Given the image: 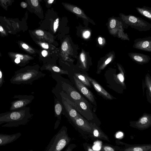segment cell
<instances>
[{
    "label": "cell",
    "mask_w": 151,
    "mask_h": 151,
    "mask_svg": "<svg viewBox=\"0 0 151 151\" xmlns=\"http://www.w3.org/2000/svg\"><path fill=\"white\" fill-rule=\"evenodd\" d=\"M68 119L79 132L80 130H82L92 134L93 124L89 123L80 114L74 119Z\"/></svg>",
    "instance_id": "cell-7"
},
{
    "label": "cell",
    "mask_w": 151,
    "mask_h": 151,
    "mask_svg": "<svg viewBox=\"0 0 151 151\" xmlns=\"http://www.w3.org/2000/svg\"><path fill=\"white\" fill-rule=\"evenodd\" d=\"M86 147V150L88 151H93L94 150H93L92 148L90 146H87Z\"/></svg>",
    "instance_id": "cell-45"
},
{
    "label": "cell",
    "mask_w": 151,
    "mask_h": 151,
    "mask_svg": "<svg viewBox=\"0 0 151 151\" xmlns=\"http://www.w3.org/2000/svg\"><path fill=\"white\" fill-rule=\"evenodd\" d=\"M0 34L2 37H5L8 35L6 30L0 24Z\"/></svg>",
    "instance_id": "cell-36"
},
{
    "label": "cell",
    "mask_w": 151,
    "mask_h": 151,
    "mask_svg": "<svg viewBox=\"0 0 151 151\" xmlns=\"http://www.w3.org/2000/svg\"><path fill=\"white\" fill-rule=\"evenodd\" d=\"M80 60L84 69H86L87 67V56L85 51L83 50H82L80 55Z\"/></svg>",
    "instance_id": "cell-31"
},
{
    "label": "cell",
    "mask_w": 151,
    "mask_h": 151,
    "mask_svg": "<svg viewBox=\"0 0 151 151\" xmlns=\"http://www.w3.org/2000/svg\"><path fill=\"white\" fill-rule=\"evenodd\" d=\"M133 47L136 49L148 52L151 51V41L148 40H140L135 41Z\"/></svg>",
    "instance_id": "cell-19"
},
{
    "label": "cell",
    "mask_w": 151,
    "mask_h": 151,
    "mask_svg": "<svg viewBox=\"0 0 151 151\" xmlns=\"http://www.w3.org/2000/svg\"><path fill=\"white\" fill-rule=\"evenodd\" d=\"M41 54L43 57H45L48 54V52L47 50H44L42 51Z\"/></svg>",
    "instance_id": "cell-44"
},
{
    "label": "cell",
    "mask_w": 151,
    "mask_h": 151,
    "mask_svg": "<svg viewBox=\"0 0 151 151\" xmlns=\"http://www.w3.org/2000/svg\"><path fill=\"white\" fill-rule=\"evenodd\" d=\"M37 73L36 70L25 67L15 71L10 81L11 83L13 84H27L30 82Z\"/></svg>",
    "instance_id": "cell-4"
},
{
    "label": "cell",
    "mask_w": 151,
    "mask_h": 151,
    "mask_svg": "<svg viewBox=\"0 0 151 151\" xmlns=\"http://www.w3.org/2000/svg\"><path fill=\"white\" fill-rule=\"evenodd\" d=\"M54 103L55 116L57 118L58 120L60 121L63 109V104L57 98L55 99Z\"/></svg>",
    "instance_id": "cell-25"
},
{
    "label": "cell",
    "mask_w": 151,
    "mask_h": 151,
    "mask_svg": "<svg viewBox=\"0 0 151 151\" xmlns=\"http://www.w3.org/2000/svg\"><path fill=\"white\" fill-rule=\"evenodd\" d=\"M122 23L139 31H146L151 28V24L142 18L131 14H119Z\"/></svg>",
    "instance_id": "cell-3"
},
{
    "label": "cell",
    "mask_w": 151,
    "mask_h": 151,
    "mask_svg": "<svg viewBox=\"0 0 151 151\" xmlns=\"http://www.w3.org/2000/svg\"><path fill=\"white\" fill-rule=\"evenodd\" d=\"M60 94L61 97L64 99L78 112L88 120L92 119V114L90 109L89 104L87 101H74L70 98L65 93H61Z\"/></svg>",
    "instance_id": "cell-5"
},
{
    "label": "cell",
    "mask_w": 151,
    "mask_h": 151,
    "mask_svg": "<svg viewBox=\"0 0 151 151\" xmlns=\"http://www.w3.org/2000/svg\"><path fill=\"white\" fill-rule=\"evenodd\" d=\"M114 57V55L112 54H111L110 55L104 60V62L100 66L97 73H99L101 70H103L106 66L109 63L113 60Z\"/></svg>",
    "instance_id": "cell-30"
},
{
    "label": "cell",
    "mask_w": 151,
    "mask_h": 151,
    "mask_svg": "<svg viewBox=\"0 0 151 151\" xmlns=\"http://www.w3.org/2000/svg\"><path fill=\"white\" fill-rule=\"evenodd\" d=\"M32 34L40 41L46 42L49 43L53 42L52 36L49 33L41 29H37L31 32Z\"/></svg>",
    "instance_id": "cell-16"
},
{
    "label": "cell",
    "mask_w": 151,
    "mask_h": 151,
    "mask_svg": "<svg viewBox=\"0 0 151 151\" xmlns=\"http://www.w3.org/2000/svg\"><path fill=\"white\" fill-rule=\"evenodd\" d=\"M33 114L28 107L0 113V125L3 127H15L25 125L32 118Z\"/></svg>",
    "instance_id": "cell-1"
},
{
    "label": "cell",
    "mask_w": 151,
    "mask_h": 151,
    "mask_svg": "<svg viewBox=\"0 0 151 151\" xmlns=\"http://www.w3.org/2000/svg\"><path fill=\"white\" fill-rule=\"evenodd\" d=\"M28 4L27 9L40 18L43 17V11L39 0H25Z\"/></svg>",
    "instance_id": "cell-13"
},
{
    "label": "cell",
    "mask_w": 151,
    "mask_h": 151,
    "mask_svg": "<svg viewBox=\"0 0 151 151\" xmlns=\"http://www.w3.org/2000/svg\"><path fill=\"white\" fill-rule=\"evenodd\" d=\"M62 104L64 106L67 113V117L68 119H74L79 114V113L71 105L68 103L63 97H61Z\"/></svg>",
    "instance_id": "cell-18"
},
{
    "label": "cell",
    "mask_w": 151,
    "mask_h": 151,
    "mask_svg": "<svg viewBox=\"0 0 151 151\" xmlns=\"http://www.w3.org/2000/svg\"><path fill=\"white\" fill-rule=\"evenodd\" d=\"M54 0H47V3L49 5L52 4L54 2Z\"/></svg>",
    "instance_id": "cell-46"
},
{
    "label": "cell",
    "mask_w": 151,
    "mask_h": 151,
    "mask_svg": "<svg viewBox=\"0 0 151 151\" xmlns=\"http://www.w3.org/2000/svg\"><path fill=\"white\" fill-rule=\"evenodd\" d=\"M101 150L104 151H114L115 149L114 148L111 146L104 145L102 147Z\"/></svg>",
    "instance_id": "cell-38"
},
{
    "label": "cell",
    "mask_w": 151,
    "mask_h": 151,
    "mask_svg": "<svg viewBox=\"0 0 151 151\" xmlns=\"http://www.w3.org/2000/svg\"><path fill=\"white\" fill-rule=\"evenodd\" d=\"M136 9L141 15L151 20V7L144 6L142 7H137Z\"/></svg>",
    "instance_id": "cell-26"
},
{
    "label": "cell",
    "mask_w": 151,
    "mask_h": 151,
    "mask_svg": "<svg viewBox=\"0 0 151 151\" xmlns=\"http://www.w3.org/2000/svg\"><path fill=\"white\" fill-rule=\"evenodd\" d=\"M71 52V47L68 39H65L62 43L61 48V54L63 59L68 58Z\"/></svg>",
    "instance_id": "cell-22"
},
{
    "label": "cell",
    "mask_w": 151,
    "mask_h": 151,
    "mask_svg": "<svg viewBox=\"0 0 151 151\" xmlns=\"http://www.w3.org/2000/svg\"><path fill=\"white\" fill-rule=\"evenodd\" d=\"M37 43L42 48L45 49L52 50H53L55 48L53 46L45 42L40 41L37 42Z\"/></svg>",
    "instance_id": "cell-33"
},
{
    "label": "cell",
    "mask_w": 151,
    "mask_h": 151,
    "mask_svg": "<svg viewBox=\"0 0 151 151\" xmlns=\"http://www.w3.org/2000/svg\"><path fill=\"white\" fill-rule=\"evenodd\" d=\"M90 32L88 30L84 31L83 33V36L85 38H88L90 36Z\"/></svg>",
    "instance_id": "cell-41"
},
{
    "label": "cell",
    "mask_w": 151,
    "mask_h": 151,
    "mask_svg": "<svg viewBox=\"0 0 151 151\" xmlns=\"http://www.w3.org/2000/svg\"><path fill=\"white\" fill-rule=\"evenodd\" d=\"M151 149V145L147 144L130 145L122 150L124 151H148Z\"/></svg>",
    "instance_id": "cell-23"
},
{
    "label": "cell",
    "mask_w": 151,
    "mask_h": 151,
    "mask_svg": "<svg viewBox=\"0 0 151 151\" xmlns=\"http://www.w3.org/2000/svg\"><path fill=\"white\" fill-rule=\"evenodd\" d=\"M134 124L135 128L140 130L145 129L151 126V116L147 114H144Z\"/></svg>",
    "instance_id": "cell-14"
},
{
    "label": "cell",
    "mask_w": 151,
    "mask_h": 151,
    "mask_svg": "<svg viewBox=\"0 0 151 151\" xmlns=\"http://www.w3.org/2000/svg\"><path fill=\"white\" fill-rule=\"evenodd\" d=\"M0 22L3 27L9 32L20 29L21 22L18 19H11L0 16Z\"/></svg>",
    "instance_id": "cell-9"
},
{
    "label": "cell",
    "mask_w": 151,
    "mask_h": 151,
    "mask_svg": "<svg viewBox=\"0 0 151 151\" xmlns=\"http://www.w3.org/2000/svg\"><path fill=\"white\" fill-rule=\"evenodd\" d=\"M107 24L109 31L113 35L117 33L120 28L123 27L121 19L114 16L108 19Z\"/></svg>",
    "instance_id": "cell-12"
},
{
    "label": "cell",
    "mask_w": 151,
    "mask_h": 151,
    "mask_svg": "<svg viewBox=\"0 0 151 151\" xmlns=\"http://www.w3.org/2000/svg\"><path fill=\"white\" fill-rule=\"evenodd\" d=\"M73 78L76 86L79 91L91 103L96 105L95 98L91 91L75 76Z\"/></svg>",
    "instance_id": "cell-11"
},
{
    "label": "cell",
    "mask_w": 151,
    "mask_h": 151,
    "mask_svg": "<svg viewBox=\"0 0 151 151\" xmlns=\"http://www.w3.org/2000/svg\"><path fill=\"white\" fill-rule=\"evenodd\" d=\"M92 134L95 138L110 142L108 137L95 123L93 124Z\"/></svg>",
    "instance_id": "cell-24"
},
{
    "label": "cell",
    "mask_w": 151,
    "mask_h": 151,
    "mask_svg": "<svg viewBox=\"0 0 151 151\" xmlns=\"http://www.w3.org/2000/svg\"><path fill=\"white\" fill-rule=\"evenodd\" d=\"M4 82V77L2 71L0 68V87H1Z\"/></svg>",
    "instance_id": "cell-40"
},
{
    "label": "cell",
    "mask_w": 151,
    "mask_h": 151,
    "mask_svg": "<svg viewBox=\"0 0 151 151\" xmlns=\"http://www.w3.org/2000/svg\"><path fill=\"white\" fill-rule=\"evenodd\" d=\"M65 8L67 10L73 13L78 17L86 20L93 24H95L93 20L88 17L84 12L79 7L73 4L66 3H62Z\"/></svg>",
    "instance_id": "cell-10"
},
{
    "label": "cell",
    "mask_w": 151,
    "mask_h": 151,
    "mask_svg": "<svg viewBox=\"0 0 151 151\" xmlns=\"http://www.w3.org/2000/svg\"><path fill=\"white\" fill-rule=\"evenodd\" d=\"M85 75L89 82L91 83L95 90L100 94L108 99L112 100L114 98L113 96L105 90L95 80L86 75Z\"/></svg>",
    "instance_id": "cell-15"
},
{
    "label": "cell",
    "mask_w": 151,
    "mask_h": 151,
    "mask_svg": "<svg viewBox=\"0 0 151 151\" xmlns=\"http://www.w3.org/2000/svg\"><path fill=\"white\" fill-rule=\"evenodd\" d=\"M76 147V146L75 144H70L69 145L65 151H72Z\"/></svg>",
    "instance_id": "cell-39"
},
{
    "label": "cell",
    "mask_w": 151,
    "mask_h": 151,
    "mask_svg": "<svg viewBox=\"0 0 151 151\" xmlns=\"http://www.w3.org/2000/svg\"><path fill=\"white\" fill-rule=\"evenodd\" d=\"M98 42L99 44L101 45H104L105 42L104 39L101 37H99L98 38Z\"/></svg>",
    "instance_id": "cell-42"
},
{
    "label": "cell",
    "mask_w": 151,
    "mask_h": 151,
    "mask_svg": "<svg viewBox=\"0 0 151 151\" xmlns=\"http://www.w3.org/2000/svg\"><path fill=\"white\" fill-rule=\"evenodd\" d=\"M118 68L120 71V72L117 75V78L120 83L122 85L124 84V74L122 68L119 65H118Z\"/></svg>",
    "instance_id": "cell-34"
},
{
    "label": "cell",
    "mask_w": 151,
    "mask_h": 151,
    "mask_svg": "<svg viewBox=\"0 0 151 151\" xmlns=\"http://www.w3.org/2000/svg\"><path fill=\"white\" fill-rule=\"evenodd\" d=\"M74 75L85 86L89 87H91L89 81L85 75L78 73H75Z\"/></svg>",
    "instance_id": "cell-28"
},
{
    "label": "cell",
    "mask_w": 151,
    "mask_h": 151,
    "mask_svg": "<svg viewBox=\"0 0 151 151\" xmlns=\"http://www.w3.org/2000/svg\"><path fill=\"white\" fill-rule=\"evenodd\" d=\"M8 54L12 61L20 66L24 65L33 58V57L28 55L18 52H8Z\"/></svg>",
    "instance_id": "cell-8"
},
{
    "label": "cell",
    "mask_w": 151,
    "mask_h": 151,
    "mask_svg": "<svg viewBox=\"0 0 151 151\" xmlns=\"http://www.w3.org/2000/svg\"><path fill=\"white\" fill-rule=\"evenodd\" d=\"M128 55L134 61L140 64L147 63L150 59L149 56L142 54L131 52Z\"/></svg>",
    "instance_id": "cell-20"
},
{
    "label": "cell",
    "mask_w": 151,
    "mask_h": 151,
    "mask_svg": "<svg viewBox=\"0 0 151 151\" xmlns=\"http://www.w3.org/2000/svg\"><path fill=\"white\" fill-rule=\"evenodd\" d=\"M45 68L46 69L50 71L62 74H68L67 71L62 70L58 67L53 65H48L46 66Z\"/></svg>",
    "instance_id": "cell-29"
},
{
    "label": "cell",
    "mask_w": 151,
    "mask_h": 151,
    "mask_svg": "<svg viewBox=\"0 0 151 151\" xmlns=\"http://www.w3.org/2000/svg\"><path fill=\"white\" fill-rule=\"evenodd\" d=\"M64 90L68 96L74 101H87L79 93L71 87L68 86Z\"/></svg>",
    "instance_id": "cell-21"
},
{
    "label": "cell",
    "mask_w": 151,
    "mask_h": 151,
    "mask_svg": "<svg viewBox=\"0 0 151 151\" xmlns=\"http://www.w3.org/2000/svg\"><path fill=\"white\" fill-rule=\"evenodd\" d=\"M146 86L150 93V96L151 93V80L150 78L148 76H146L145 78Z\"/></svg>",
    "instance_id": "cell-35"
},
{
    "label": "cell",
    "mask_w": 151,
    "mask_h": 151,
    "mask_svg": "<svg viewBox=\"0 0 151 151\" xmlns=\"http://www.w3.org/2000/svg\"><path fill=\"white\" fill-rule=\"evenodd\" d=\"M14 99H18L12 101L9 111H12L26 107L30 104L34 98L32 95H16L13 97Z\"/></svg>",
    "instance_id": "cell-6"
},
{
    "label": "cell",
    "mask_w": 151,
    "mask_h": 151,
    "mask_svg": "<svg viewBox=\"0 0 151 151\" xmlns=\"http://www.w3.org/2000/svg\"><path fill=\"white\" fill-rule=\"evenodd\" d=\"M21 6L23 8H27L28 4L26 2L22 1L20 3Z\"/></svg>",
    "instance_id": "cell-43"
},
{
    "label": "cell",
    "mask_w": 151,
    "mask_h": 151,
    "mask_svg": "<svg viewBox=\"0 0 151 151\" xmlns=\"http://www.w3.org/2000/svg\"><path fill=\"white\" fill-rule=\"evenodd\" d=\"M21 135L20 132L11 134H0V146H4L13 142Z\"/></svg>",
    "instance_id": "cell-17"
},
{
    "label": "cell",
    "mask_w": 151,
    "mask_h": 151,
    "mask_svg": "<svg viewBox=\"0 0 151 151\" xmlns=\"http://www.w3.org/2000/svg\"><path fill=\"white\" fill-rule=\"evenodd\" d=\"M17 43L20 48L27 53L33 54L35 52V50L32 47L24 42L19 40Z\"/></svg>",
    "instance_id": "cell-27"
},
{
    "label": "cell",
    "mask_w": 151,
    "mask_h": 151,
    "mask_svg": "<svg viewBox=\"0 0 151 151\" xmlns=\"http://www.w3.org/2000/svg\"><path fill=\"white\" fill-rule=\"evenodd\" d=\"M42 0H39L40 2H41L42 1Z\"/></svg>",
    "instance_id": "cell-48"
},
{
    "label": "cell",
    "mask_w": 151,
    "mask_h": 151,
    "mask_svg": "<svg viewBox=\"0 0 151 151\" xmlns=\"http://www.w3.org/2000/svg\"><path fill=\"white\" fill-rule=\"evenodd\" d=\"M59 22V19L58 18H57L54 22L53 24V32L55 33L58 27Z\"/></svg>",
    "instance_id": "cell-37"
},
{
    "label": "cell",
    "mask_w": 151,
    "mask_h": 151,
    "mask_svg": "<svg viewBox=\"0 0 151 151\" xmlns=\"http://www.w3.org/2000/svg\"><path fill=\"white\" fill-rule=\"evenodd\" d=\"M71 140L68 134L67 127L63 126L51 139L45 151H61Z\"/></svg>",
    "instance_id": "cell-2"
},
{
    "label": "cell",
    "mask_w": 151,
    "mask_h": 151,
    "mask_svg": "<svg viewBox=\"0 0 151 151\" xmlns=\"http://www.w3.org/2000/svg\"><path fill=\"white\" fill-rule=\"evenodd\" d=\"M14 0H0V6L4 10L7 11L9 6H11Z\"/></svg>",
    "instance_id": "cell-32"
},
{
    "label": "cell",
    "mask_w": 151,
    "mask_h": 151,
    "mask_svg": "<svg viewBox=\"0 0 151 151\" xmlns=\"http://www.w3.org/2000/svg\"><path fill=\"white\" fill-rule=\"evenodd\" d=\"M1 55H1V52H0V57H1Z\"/></svg>",
    "instance_id": "cell-47"
}]
</instances>
